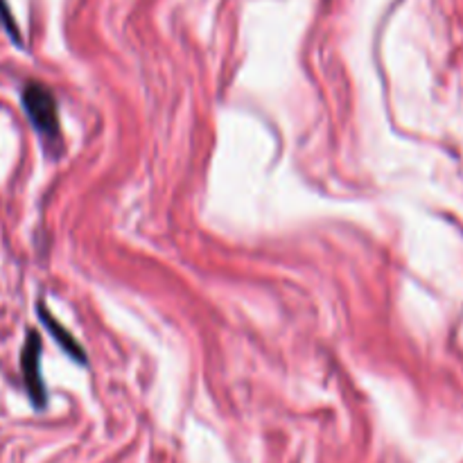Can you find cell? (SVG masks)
Masks as SVG:
<instances>
[{
    "mask_svg": "<svg viewBox=\"0 0 463 463\" xmlns=\"http://www.w3.org/2000/svg\"><path fill=\"white\" fill-rule=\"evenodd\" d=\"M39 317H41V319H43V324L48 326V330H50V333H52V337L57 339L59 346H61L63 351H66L68 355L72 357V360H77V362H81V364H84L86 355H84V351H81L80 344L75 342V337H72V335L68 333L66 328H61V326H59V321L54 319V317L50 315V312L45 310L43 306H39Z\"/></svg>",
    "mask_w": 463,
    "mask_h": 463,
    "instance_id": "3",
    "label": "cell"
},
{
    "mask_svg": "<svg viewBox=\"0 0 463 463\" xmlns=\"http://www.w3.org/2000/svg\"><path fill=\"white\" fill-rule=\"evenodd\" d=\"M21 371L23 380H25V389L30 393V401L34 402L36 410H43L45 402H48V393H45L43 378H41V337L34 330L27 333L25 346H23Z\"/></svg>",
    "mask_w": 463,
    "mask_h": 463,
    "instance_id": "2",
    "label": "cell"
},
{
    "mask_svg": "<svg viewBox=\"0 0 463 463\" xmlns=\"http://www.w3.org/2000/svg\"><path fill=\"white\" fill-rule=\"evenodd\" d=\"M23 109L30 118L32 127L45 138H57L59 136V113L57 99L45 89L43 84H27L23 90Z\"/></svg>",
    "mask_w": 463,
    "mask_h": 463,
    "instance_id": "1",
    "label": "cell"
}]
</instances>
